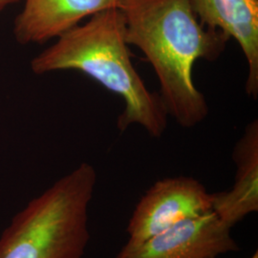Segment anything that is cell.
<instances>
[{
  "instance_id": "cell-7",
  "label": "cell",
  "mask_w": 258,
  "mask_h": 258,
  "mask_svg": "<svg viewBox=\"0 0 258 258\" xmlns=\"http://www.w3.org/2000/svg\"><path fill=\"white\" fill-rule=\"evenodd\" d=\"M197 18L206 27L233 38L248 65L246 92L258 96V0H191Z\"/></svg>"
},
{
  "instance_id": "cell-9",
  "label": "cell",
  "mask_w": 258,
  "mask_h": 258,
  "mask_svg": "<svg viewBox=\"0 0 258 258\" xmlns=\"http://www.w3.org/2000/svg\"><path fill=\"white\" fill-rule=\"evenodd\" d=\"M19 1V0H0V12L3 9H5L7 6H10Z\"/></svg>"
},
{
  "instance_id": "cell-2",
  "label": "cell",
  "mask_w": 258,
  "mask_h": 258,
  "mask_svg": "<svg viewBox=\"0 0 258 258\" xmlns=\"http://www.w3.org/2000/svg\"><path fill=\"white\" fill-rule=\"evenodd\" d=\"M37 75L74 70L90 77L121 98L124 107L117 127L137 124L160 138L167 127V111L160 94L148 89L135 69L125 36V22L118 8L104 10L56 38L31 61Z\"/></svg>"
},
{
  "instance_id": "cell-6",
  "label": "cell",
  "mask_w": 258,
  "mask_h": 258,
  "mask_svg": "<svg viewBox=\"0 0 258 258\" xmlns=\"http://www.w3.org/2000/svg\"><path fill=\"white\" fill-rule=\"evenodd\" d=\"M124 0H24L14 24L20 44L43 43L80 25L104 10L120 9Z\"/></svg>"
},
{
  "instance_id": "cell-10",
  "label": "cell",
  "mask_w": 258,
  "mask_h": 258,
  "mask_svg": "<svg viewBox=\"0 0 258 258\" xmlns=\"http://www.w3.org/2000/svg\"><path fill=\"white\" fill-rule=\"evenodd\" d=\"M250 258H258V251H255V252L252 254V256Z\"/></svg>"
},
{
  "instance_id": "cell-1",
  "label": "cell",
  "mask_w": 258,
  "mask_h": 258,
  "mask_svg": "<svg viewBox=\"0 0 258 258\" xmlns=\"http://www.w3.org/2000/svg\"><path fill=\"white\" fill-rule=\"evenodd\" d=\"M120 10L127 43L139 48L154 69L168 116L184 128L201 123L209 104L194 84V64L216 60L231 38L203 25L191 0H124Z\"/></svg>"
},
{
  "instance_id": "cell-4",
  "label": "cell",
  "mask_w": 258,
  "mask_h": 258,
  "mask_svg": "<svg viewBox=\"0 0 258 258\" xmlns=\"http://www.w3.org/2000/svg\"><path fill=\"white\" fill-rule=\"evenodd\" d=\"M212 212V194L192 177L157 181L141 198L129 220V242L141 243L180 222Z\"/></svg>"
},
{
  "instance_id": "cell-5",
  "label": "cell",
  "mask_w": 258,
  "mask_h": 258,
  "mask_svg": "<svg viewBox=\"0 0 258 258\" xmlns=\"http://www.w3.org/2000/svg\"><path fill=\"white\" fill-rule=\"evenodd\" d=\"M231 231L212 212L180 222L144 242L128 241L116 258H217L238 251Z\"/></svg>"
},
{
  "instance_id": "cell-8",
  "label": "cell",
  "mask_w": 258,
  "mask_h": 258,
  "mask_svg": "<svg viewBox=\"0 0 258 258\" xmlns=\"http://www.w3.org/2000/svg\"><path fill=\"white\" fill-rule=\"evenodd\" d=\"M236 165L231 190L212 194V212L232 229L247 215L258 212V120L250 121L232 153Z\"/></svg>"
},
{
  "instance_id": "cell-3",
  "label": "cell",
  "mask_w": 258,
  "mask_h": 258,
  "mask_svg": "<svg viewBox=\"0 0 258 258\" xmlns=\"http://www.w3.org/2000/svg\"><path fill=\"white\" fill-rule=\"evenodd\" d=\"M96 183L95 167L83 163L30 201L1 234L0 258H83Z\"/></svg>"
}]
</instances>
